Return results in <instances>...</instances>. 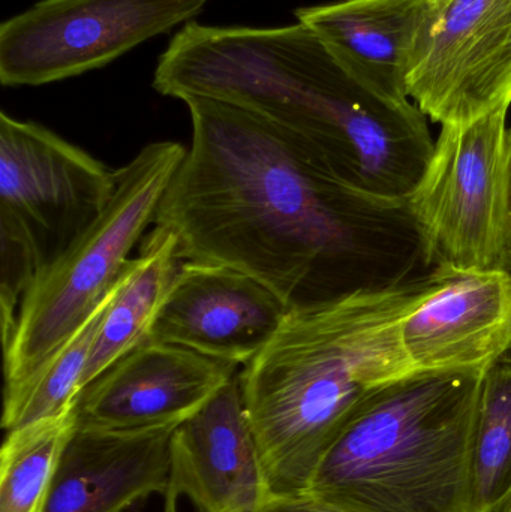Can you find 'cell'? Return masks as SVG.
Here are the masks:
<instances>
[{"mask_svg": "<svg viewBox=\"0 0 511 512\" xmlns=\"http://www.w3.org/2000/svg\"><path fill=\"white\" fill-rule=\"evenodd\" d=\"M237 367L147 339L80 391L74 405L77 426L177 427L228 384L239 373Z\"/></svg>", "mask_w": 511, "mask_h": 512, "instance_id": "cell-10", "label": "cell"}, {"mask_svg": "<svg viewBox=\"0 0 511 512\" xmlns=\"http://www.w3.org/2000/svg\"><path fill=\"white\" fill-rule=\"evenodd\" d=\"M511 495V357L483 376L471 463V512H495Z\"/></svg>", "mask_w": 511, "mask_h": 512, "instance_id": "cell-19", "label": "cell"}, {"mask_svg": "<svg viewBox=\"0 0 511 512\" xmlns=\"http://www.w3.org/2000/svg\"><path fill=\"white\" fill-rule=\"evenodd\" d=\"M510 270H511V264H510Z\"/></svg>", "mask_w": 511, "mask_h": 512, "instance_id": "cell-24", "label": "cell"}, {"mask_svg": "<svg viewBox=\"0 0 511 512\" xmlns=\"http://www.w3.org/2000/svg\"><path fill=\"white\" fill-rule=\"evenodd\" d=\"M507 113L441 126L419 179L405 198L435 270H510Z\"/></svg>", "mask_w": 511, "mask_h": 512, "instance_id": "cell-7", "label": "cell"}, {"mask_svg": "<svg viewBox=\"0 0 511 512\" xmlns=\"http://www.w3.org/2000/svg\"><path fill=\"white\" fill-rule=\"evenodd\" d=\"M447 0H339L296 11L342 69L375 98L413 105L408 80Z\"/></svg>", "mask_w": 511, "mask_h": 512, "instance_id": "cell-13", "label": "cell"}, {"mask_svg": "<svg viewBox=\"0 0 511 512\" xmlns=\"http://www.w3.org/2000/svg\"><path fill=\"white\" fill-rule=\"evenodd\" d=\"M153 87L266 117L369 207L404 206L417 177L402 159L434 149L416 104L375 98L299 21L270 29L186 23L159 57Z\"/></svg>", "mask_w": 511, "mask_h": 512, "instance_id": "cell-2", "label": "cell"}, {"mask_svg": "<svg viewBox=\"0 0 511 512\" xmlns=\"http://www.w3.org/2000/svg\"><path fill=\"white\" fill-rule=\"evenodd\" d=\"M417 372L488 370L511 352V270H434L402 324Z\"/></svg>", "mask_w": 511, "mask_h": 512, "instance_id": "cell-12", "label": "cell"}, {"mask_svg": "<svg viewBox=\"0 0 511 512\" xmlns=\"http://www.w3.org/2000/svg\"><path fill=\"white\" fill-rule=\"evenodd\" d=\"M261 512H351L329 504L308 493L290 496H272Z\"/></svg>", "mask_w": 511, "mask_h": 512, "instance_id": "cell-20", "label": "cell"}, {"mask_svg": "<svg viewBox=\"0 0 511 512\" xmlns=\"http://www.w3.org/2000/svg\"><path fill=\"white\" fill-rule=\"evenodd\" d=\"M422 282L356 286L293 309L239 373L273 496L308 490L330 445L375 391L417 372L402 324Z\"/></svg>", "mask_w": 511, "mask_h": 512, "instance_id": "cell-3", "label": "cell"}, {"mask_svg": "<svg viewBox=\"0 0 511 512\" xmlns=\"http://www.w3.org/2000/svg\"><path fill=\"white\" fill-rule=\"evenodd\" d=\"M485 372H414L372 393L305 493L351 512H471Z\"/></svg>", "mask_w": 511, "mask_h": 512, "instance_id": "cell-4", "label": "cell"}, {"mask_svg": "<svg viewBox=\"0 0 511 512\" xmlns=\"http://www.w3.org/2000/svg\"><path fill=\"white\" fill-rule=\"evenodd\" d=\"M183 102L191 147L155 221L180 258L237 268L290 310L356 288L348 279L368 206L266 117L218 99Z\"/></svg>", "mask_w": 511, "mask_h": 512, "instance_id": "cell-1", "label": "cell"}, {"mask_svg": "<svg viewBox=\"0 0 511 512\" xmlns=\"http://www.w3.org/2000/svg\"><path fill=\"white\" fill-rule=\"evenodd\" d=\"M495 512H511V495L509 496V499H507V501L504 502V504Z\"/></svg>", "mask_w": 511, "mask_h": 512, "instance_id": "cell-23", "label": "cell"}, {"mask_svg": "<svg viewBox=\"0 0 511 512\" xmlns=\"http://www.w3.org/2000/svg\"><path fill=\"white\" fill-rule=\"evenodd\" d=\"M209 0H41L0 26V81L42 86L86 74L192 20Z\"/></svg>", "mask_w": 511, "mask_h": 512, "instance_id": "cell-8", "label": "cell"}, {"mask_svg": "<svg viewBox=\"0 0 511 512\" xmlns=\"http://www.w3.org/2000/svg\"><path fill=\"white\" fill-rule=\"evenodd\" d=\"M117 285L80 330L75 331L32 376L17 387L5 390L2 415L5 432L57 417L74 408L75 400L83 390L84 373L96 331Z\"/></svg>", "mask_w": 511, "mask_h": 512, "instance_id": "cell-17", "label": "cell"}, {"mask_svg": "<svg viewBox=\"0 0 511 512\" xmlns=\"http://www.w3.org/2000/svg\"><path fill=\"white\" fill-rule=\"evenodd\" d=\"M507 183H509V203L511 216V128L507 129L506 137Z\"/></svg>", "mask_w": 511, "mask_h": 512, "instance_id": "cell-22", "label": "cell"}, {"mask_svg": "<svg viewBox=\"0 0 511 512\" xmlns=\"http://www.w3.org/2000/svg\"><path fill=\"white\" fill-rule=\"evenodd\" d=\"M182 262L173 233L155 225L144 236L140 254L132 258L102 316L87 361L83 388L149 339Z\"/></svg>", "mask_w": 511, "mask_h": 512, "instance_id": "cell-16", "label": "cell"}, {"mask_svg": "<svg viewBox=\"0 0 511 512\" xmlns=\"http://www.w3.org/2000/svg\"><path fill=\"white\" fill-rule=\"evenodd\" d=\"M408 95L441 126L465 125L511 105V0H447Z\"/></svg>", "mask_w": 511, "mask_h": 512, "instance_id": "cell-9", "label": "cell"}, {"mask_svg": "<svg viewBox=\"0 0 511 512\" xmlns=\"http://www.w3.org/2000/svg\"><path fill=\"white\" fill-rule=\"evenodd\" d=\"M165 493L200 512H261L272 498L237 373L174 429Z\"/></svg>", "mask_w": 511, "mask_h": 512, "instance_id": "cell-14", "label": "cell"}, {"mask_svg": "<svg viewBox=\"0 0 511 512\" xmlns=\"http://www.w3.org/2000/svg\"><path fill=\"white\" fill-rule=\"evenodd\" d=\"M186 150L176 141L143 147L116 170V191L104 212L33 280L3 343L5 390L32 376L110 295L131 264L132 249L155 224Z\"/></svg>", "mask_w": 511, "mask_h": 512, "instance_id": "cell-5", "label": "cell"}, {"mask_svg": "<svg viewBox=\"0 0 511 512\" xmlns=\"http://www.w3.org/2000/svg\"><path fill=\"white\" fill-rule=\"evenodd\" d=\"M288 312L275 292L237 268L183 261L149 339L245 366Z\"/></svg>", "mask_w": 511, "mask_h": 512, "instance_id": "cell-11", "label": "cell"}, {"mask_svg": "<svg viewBox=\"0 0 511 512\" xmlns=\"http://www.w3.org/2000/svg\"><path fill=\"white\" fill-rule=\"evenodd\" d=\"M179 496L171 495V493H165L164 495V508L162 512H179ZM147 499L143 501L135 502L131 508H128L125 512H141L143 511L144 505H146Z\"/></svg>", "mask_w": 511, "mask_h": 512, "instance_id": "cell-21", "label": "cell"}, {"mask_svg": "<svg viewBox=\"0 0 511 512\" xmlns=\"http://www.w3.org/2000/svg\"><path fill=\"white\" fill-rule=\"evenodd\" d=\"M176 427H78L66 444L44 512H125L165 495Z\"/></svg>", "mask_w": 511, "mask_h": 512, "instance_id": "cell-15", "label": "cell"}, {"mask_svg": "<svg viewBox=\"0 0 511 512\" xmlns=\"http://www.w3.org/2000/svg\"><path fill=\"white\" fill-rule=\"evenodd\" d=\"M116 170L38 123L0 114L3 343L33 280L104 212Z\"/></svg>", "mask_w": 511, "mask_h": 512, "instance_id": "cell-6", "label": "cell"}, {"mask_svg": "<svg viewBox=\"0 0 511 512\" xmlns=\"http://www.w3.org/2000/svg\"><path fill=\"white\" fill-rule=\"evenodd\" d=\"M75 429L72 408L6 432L0 450V512H44L60 457Z\"/></svg>", "mask_w": 511, "mask_h": 512, "instance_id": "cell-18", "label": "cell"}]
</instances>
